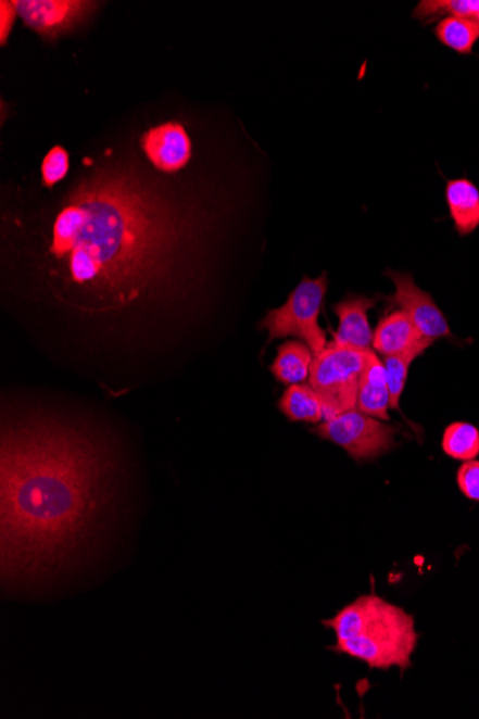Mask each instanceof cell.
Returning <instances> with one entry per match:
<instances>
[{
  "label": "cell",
  "mask_w": 479,
  "mask_h": 719,
  "mask_svg": "<svg viewBox=\"0 0 479 719\" xmlns=\"http://www.w3.org/2000/svg\"><path fill=\"white\" fill-rule=\"evenodd\" d=\"M382 601V597L375 595V593L360 596L344 606L342 610H339L332 619L324 620L322 623L326 628L332 629L336 641L351 640V638H355L364 631Z\"/></svg>",
  "instance_id": "cell-16"
},
{
  "label": "cell",
  "mask_w": 479,
  "mask_h": 719,
  "mask_svg": "<svg viewBox=\"0 0 479 719\" xmlns=\"http://www.w3.org/2000/svg\"><path fill=\"white\" fill-rule=\"evenodd\" d=\"M313 358L315 354L306 343L299 339L285 342L277 350L276 358L270 366L273 377L288 387L304 383L311 377Z\"/></svg>",
  "instance_id": "cell-14"
},
{
  "label": "cell",
  "mask_w": 479,
  "mask_h": 719,
  "mask_svg": "<svg viewBox=\"0 0 479 719\" xmlns=\"http://www.w3.org/2000/svg\"><path fill=\"white\" fill-rule=\"evenodd\" d=\"M456 482L465 497L479 502V462L477 459L464 462L456 472Z\"/></svg>",
  "instance_id": "cell-22"
},
{
  "label": "cell",
  "mask_w": 479,
  "mask_h": 719,
  "mask_svg": "<svg viewBox=\"0 0 479 719\" xmlns=\"http://www.w3.org/2000/svg\"><path fill=\"white\" fill-rule=\"evenodd\" d=\"M328 276L304 278L290 293L283 306L268 312L260 328L273 339L295 338L306 343L317 355L328 346V333L319 324L322 307L328 292Z\"/></svg>",
  "instance_id": "cell-4"
},
{
  "label": "cell",
  "mask_w": 479,
  "mask_h": 719,
  "mask_svg": "<svg viewBox=\"0 0 479 719\" xmlns=\"http://www.w3.org/2000/svg\"><path fill=\"white\" fill-rule=\"evenodd\" d=\"M385 275L395 285V293L387 301L391 302V306L404 312L420 337L432 342H437L438 339L454 338L443 312L431 294L415 283L411 274L387 270Z\"/></svg>",
  "instance_id": "cell-7"
},
{
  "label": "cell",
  "mask_w": 479,
  "mask_h": 719,
  "mask_svg": "<svg viewBox=\"0 0 479 719\" xmlns=\"http://www.w3.org/2000/svg\"><path fill=\"white\" fill-rule=\"evenodd\" d=\"M428 342L436 343L420 337L404 312L396 310L380 318L374 330L371 350L383 358H388V356L404 354V352Z\"/></svg>",
  "instance_id": "cell-12"
},
{
  "label": "cell",
  "mask_w": 479,
  "mask_h": 719,
  "mask_svg": "<svg viewBox=\"0 0 479 719\" xmlns=\"http://www.w3.org/2000/svg\"><path fill=\"white\" fill-rule=\"evenodd\" d=\"M432 345L431 342L424 343V345L416 346L414 350L404 352V354L388 356L383 360L388 375L389 394H391V409H401V399L404 395L411 366Z\"/></svg>",
  "instance_id": "cell-18"
},
{
  "label": "cell",
  "mask_w": 479,
  "mask_h": 719,
  "mask_svg": "<svg viewBox=\"0 0 479 719\" xmlns=\"http://www.w3.org/2000/svg\"><path fill=\"white\" fill-rule=\"evenodd\" d=\"M479 15V0H423L416 4L414 17L429 22L443 20L448 16L477 17Z\"/></svg>",
  "instance_id": "cell-20"
},
{
  "label": "cell",
  "mask_w": 479,
  "mask_h": 719,
  "mask_svg": "<svg viewBox=\"0 0 479 719\" xmlns=\"http://www.w3.org/2000/svg\"><path fill=\"white\" fill-rule=\"evenodd\" d=\"M445 198L458 235L474 234L479 227L478 187L468 178H456L446 182Z\"/></svg>",
  "instance_id": "cell-13"
},
{
  "label": "cell",
  "mask_w": 479,
  "mask_h": 719,
  "mask_svg": "<svg viewBox=\"0 0 479 719\" xmlns=\"http://www.w3.org/2000/svg\"><path fill=\"white\" fill-rule=\"evenodd\" d=\"M0 463L3 580L45 573L78 555L110 502L102 446L56 419L4 418Z\"/></svg>",
  "instance_id": "cell-2"
},
{
  "label": "cell",
  "mask_w": 479,
  "mask_h": 719,
  "mask_svg": "<svg viewBox=\"0 0 479 719\" xmlns=\"http://www.w3.org/2000/svg\"><path fill=\"white\" fill-rule=\"evenodd\" d=\"M366 354L368 351H357L329 342L328 346L313 358L308 383L324 400L328 419L356 408Z\"/></svg>",
  "instance_id": "cell-5"
},
{
  "label": "cell",
  "mask_w": 479,
  "mask_h": 719,
  "mask_svg": "<svg viewBox=\"0 0 479 719\" xmlns=\"http://www.w3.org/2000/svg\"><path fill=\"white\" fill-rule=\"evenodd\" d=\"M376 305L378 298H368L365 294H348L343 301L336 303L333 312L338 316L339 325L332 342L357 351H374V330L370 328L368 314Z\"/></svg>",
  "instance_id": "cell-10"
},
{
  "label": "cell",
  "mask_w": 479,
  "mask_h": 719,
  "mask_svg": "<svg viewBox=\"0 0 479 719\" xmlns=\"http://www.w3.org/2000/svg\"><path fill=\"white\" fill-rule=\"evenodd\" d=\"M474 20H476V21H478V22H479V15H478L477 17H474Z\"/></svg>",
  "instance_id": "cell-24"
},
{
  "label": "cell",
  "mask_w": 479,
  "mask_h": 719,
  "mask_svg": "<svg viewBox=\"0 0 479 719\" xmlns=\"http://www.w3.org/2000/svg\"><path fill=\"white\" fill-rule=\"evenodd\" d=\"M17 9L15 2H7L3 0L0 3V43L7 45L9 35L12 33L13 25H15Z\"/></svg>",
  "instance_id": "cell-23"
},
{
  "label": "cell",
  "mask_w": 479,
  "mask_h": 719,
  "mask_svg": "<svg viewBox=\"0 0 479 719\" xmlns=\"http://www.w3.org/2000/svg\"><path fill=\"white\" fill-rule=\"evenodd\" d=\"M436 35L446 48L468 55L479 40V22L471 17H443L436 26Z\"/></svg>",
  "instance_id": "cell-17"
},
{
  "label": "cell",
  "mask_w": 479,
  "mask_h": 719,
  "mask_svg": "<svg viewBox=\"0 0 479 719\" xmlns=\"http://www.w3.org/2000/svg\"><path fill=\"white\" fill-rule=\"evenodd\" d=\"M70 173V153L64 147L55 146L40 164V177L45 189H52Z\"/></svg>",
  "instance_id": "cell-21"
},
{
  "label": "cell",
  "mask_w": 479,
  "mask_h": 719,
  "mask_svg": "<svg viewBox=\"0 0 479 719\" xmlns=\"http://www.w3.org/2000/svg\"><path fill=\"white\" fill-rule=\"evenodd\" d=\"M418 641L414 616L383 600L360 635L336 641L329 649L361 660L370 669L389 671L400 668L405 672L412 667V655Z\"/></svg>",
  "instance_id": "cell-3"
},
{
  "label": "cell",
  "mask_w": 479,
  "mask_h": 719,
  "mask_svg": "<svg viewBox=\"0 0 479 719\" xmlns=\"http://www.w3.org/2000/svg\"><path fill=\"white\" fill-rule=\"evenodd\" d=\"M161 190L124 168L83 178L56 213L52 275L89 303L129 305L173 278L194 226Z\"/></svg>",
  "instance_id": "cell-1"
},
{
  "label": "cell",
  "mask_w": 479,
  "mask_h": 719,
  "mask_svg": "<svg viewBox=\"0 0 479 719\" xmlns=\"http://www.w3.org/2000/svg\"><path fill=\"white\" fill-rule=\"evenodd\" d=\"M280 413L290 422L320 424L328 419V411L311 383L290 386L279 401Z\"/></svg>",
  "instance_id": "cell-15"
},
{
  "label": "cell",
  "mask_w": 479,
  "mask_h": 719,
  "mask_svg": "<svg viewBox=\"0 0 479 719\" xmlns=\"http://www.w3.org/2000/svg\"><path fill=\"white\" fill-rule=\"evenodd\" d=\"M442 450L448 457L471 462L479 455V430L468 422H454L445 428Z\"/></svg>",
  "instance_id": "cell-19"
},
{
  "label": "cell",
  "mask_w": 479,
  "mask_h": 719,
  "mask_svg": "<svg viewBox=\"0 0 479 719\" xmlns=\"http://www.w3.org/2000/svg\"><path fill=\"white\" fill-rule=\"evenodd\" d=\"M17 15L29 29L52 40L73 33L97 11V2L85 0H16Z\"/></svg>",
  "instance_id": "cell-8"
},
{
  "label": "cell",
  "mask_w": 479,
  "mask_h": 719,
  "mask_svg": "<svg viewBox=\"0 0 479 719\" xmlns=\"http://www.w3.org/2000/svg\"><path fill=\"white\" fill-rule=\"evenodd\" d=\"M140 147L146 157L161 173L180 172L190 163L192 155L191 138L176 121L148 129L140 138Z\"/></svg>",
  "instance_id": "cell-9"
},
{
  "label": "cell",
  "mask_w": 479,
  "mask_h": 719,
  "mask_svg": "<svg viewBox=\"0 0 479 719\" xmlns=\"http://www.w3.org/2000/svg\"><path fill=\"white\" fill-rule=\"evenodd\" d=\"M356 409L380 421H389L391 415V394H389L388 375L383 361L375 351H368L364 373L357 392Z\"/></svg>",
  "instance_id": "cell-11"
},
{
  "label": "cell",
  "mask_w": 479,
  "mask_h": 719,
  "mask_svg": "<svg viewBox=\"0 0 479 719\" xmlns=\"http://www.w3.org/2000/svg\"><path fill=\"white\" fill-rule=\"evenodd\" d=\"M312 432L346 451L356 463H368L395 449L398 428L355 408L317 424Z\"/></svg>",
  "instance_id": "cell-6"
}]
</instances>
